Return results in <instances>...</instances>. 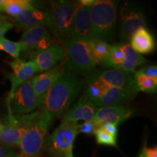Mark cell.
I'll return each instance as SVG.
<instances>
[{"label": "cell", "instance_id": "1", "mask_svg": "<svg viewBox=\"0 0 157 157\" xmlns=\"http://www.w3.org/2000/svg\"><path fill=\"white\" fill-rule=\"evenodd\" d=\"M82 87V82L76 75L65 72L48 90L42 106L52 119L68 111Z\"/></svg>", "mask_w": 157, "mask_h": 157}, {"label": "cell", "instance_id": "2", "mask_svg": "<svg viewBox=\"0 0 157 157\" xmlns=\"http://www.w3.org/2000/svg\"><path fill=\"white\" fill-rule=\"evenodd\" d=\"M52 120L42 109L30 113V121L18 146L22 157H37L42 154L47 133Z\"/></svg>", "mask_w": 157, "mask_h": 157}, {"label": "cell", "instance_id": "3", "mask_svg": "<svg viewBox=\"0 0 157 157\" xmlns=\"http://www.w3.org/2000/svg\"><path fill=\"white\" fill-rule=\"evenodd\" d=\"M117 2L110 0L94 1L90 7L93 39L107 42L114 39L117 16Z\"/></svg>", "mask_w": 157, "mask_h": 157}, {"label": "cell", "instance_id": "4", "mask_svg": "<svg viewBox=\"0 0 157 157\" xmlns=\"http://www.w3.org/2000/svg\"><path fill=\"white\" fill-rule=\"evenodd\" d=\"M66 66L70 73L87 75L97 66L90 56L88 42L65 39L63 42Z\"/></svg>", "mask_w": 157, "mask_h": 157}, {"label": "cell", "instance_id": "5", "mask_svg": "<svg viewBox=\"0 0 157 157\" xmlns=\"http://www.w3.org/2000/svg\"><path fill=\"white\" fill-rule=\"evenodd\" d=\"M77 135V124L63 121L52 133L46 137L44 148H46L51 157H64L73 150Z\"/></svg>", "mask_w": 157, "mask_h": 157}, {"label": "cell", "instance_id": "6", "mask_svg": "<svg viewBox=\"0 0 157 157\" xmlns=\"http://www.w3.org/2000/svg\"><path fill=\"white\" fill-rule=\"evenodd\" d=\"M7 106L8 114L21 116L29 114L39 107L38 99L31 86V79L21 84L10 96H7Z\"/></svg>", "mask_w": 157, "mask_h": 157}, {"label": "cell", "instance_id": "7", "mask_svg": "<svg viewBox=\"0 0 157 157\" xmlns=\"http://www.w3.org/2000/svg\"><path fill=\"white\" fill-rule=\"evenodd\" d=\"M93 2V0L78 2L77 8L66 34V39H72L84 42H89L93 39L90 7Z\"/></svg>", "mask_w": 157, "mask_h": 157}, {"label": "cell", "instance_id": "8", "mask_svg": "<svg viewBox=\"0 0 157 157\" xmlns=\"http://www.w3.org/2000/svg\"><path fill=\"white\" fill-rule=\"evenodd\" d=\"M77 8V2L60 1L52 5L48 14L50 19V31L57 36H63L69 29Z\"/></svg>", "mask_w": 157, "mask_h": 157}, {"label": "cell", "instance_id": "9", "mask_svg": "<svg viewBox=\"0 0 157 157\" xmlns=\"http://www.w3.org/2000/svg\"><path fill=\"white\" fill-rule=\"evenodd\" d=\"M146 26L145 14L141 9L134 5H124L120 12L119 38L122 42H129L137 30Z\"/></svg>", "mask_w": 157, "mask_h": 157}, {"label": "cell", "instance_id": "10", "mask_svg": "<svg viewBox=\"0 0 157 157\" xmlns=\"http://www.w3.org/2000/svg\"><path fill=\"white\" fill-rule=\"evenodd\" d=\"M94 76L101 80L109 87H115L127 90L136 95L139 93L133 73H128L119 69L111 68L103 71L100 74H95Z\"/></svg>", "mask_w": 157, "mask_h": 157}, {"label": "cell", "instance_id": "11", "mask_svg": "<svg viewBox=\"0 0 157 157\" xmlns=\"http://www.w3.org/2000/svg\"><path fill=\"white\" fill-rule=\"evenodd\" d=\"M19 42L22 44L24 52H36L53 44L48 29L44 26H36L25 30Z\"/></svg>", "mask_w": 157, "mask_h": 157}, {"label": "cell", "instance_id": "12", "mask_svg": "<svg viewBox=\"0 0 157 157\" xmlns=\"http://www.w3.org/2000/svg\"><path fill=\"white\" fill-rule=\"evenodd\" d=\"M27 127L22 116L8 114L5 123L0 121V141L4 145L19 146L21 138Z\"/></svg>", "mask_w": 157, "mask_h": 157}, {"label": "cell", "instance_id": "13", "mask_svg": "<svg viewBox=\"0 0 157 157\" xmlns=\"http://www.w3.org/2000/svg\"><path fill=\"white\" fill-rule=\"evenodd\" d=\"M13 69V73L7 74V78L11 82V89L8 94L10 96L20 86L27 80L31 79L34 74L40 71L32 60L23 61L20 59H15L13 61L7 62Z\"/></svg>", "mask_w": 157, "mask_h": 157}, {"label": "cell", "instance_id": "14", "mask_svg": "<svg viewBox=\"0 0 157 157\" xmlns=\"http://www.w3.org/2000/svg\"><path fill=\"white\" fill-rule=\"evenodd\" d=\"M66 69L63 66H58L52 69L38 74L31 78L34 93L38 99L39 107L42 106L43 100L48 90L59 78L63 75Z\"/></svg>", "mask_w": 157, "mask_h": 157}, {"label": "cell", "instance_id": "15", "mask_svg": "<svg viewBox=\"0 0 157 157\" xmlns=\"http://www.w3.org/2000/svg\"><path fill=\"white\" fill-rule=\"evenodd\" d=\"M64 58L63 46L60 44H52L45 50L33 53L31 60L34 61L40 72H42L56 68L57 64Z\"/></svg>", "mask_w": 157, "mask_h": 157}, {"label": "cell", "instance_id": "16", "mask_svg": "<svg viewBox=\"0 0 157 157\" xmlns=\"http://www.w3.org/2000/svg\"><path fill=\"white\" fill-rule=\"evenodd\" d=\"M133 113V110L122 105L100 107L97 109L93 121L98 127L107 123L118 125L129 119Z\"/></svg>", "mask_w": 157, "mask_h": 157}, {"label": "cell", "instance_id": "17", "mask_svg": "<svg viewBox=\"0 0 157 157\" xmlns=\"http://www.w3.org/2000/svg\"><path fill=\"white\" fill-rule=\"evenodd\" d=\"M98 108L85 95L79 98L78 101L65 115L63 121H70L76 124L78 121H92L95 118Z\"/></svg>", "mask_w": 157, "mask_h": 157}, {"label": "cell", "instance_id": "18", "mask_svg": "<svg viewBox=\"0 0 157 157\" xmlns=\"http://www.w3.org/2000/svg\"><path fill=\"white\" fill-rule=\"evenodd\" d=\"M15 22L20 28L26 29L36 26H50V19L48 13L36 9L33 6L25 9L14 17Z\"/></svg>", "mask_w": 157, "mask_h": 157}, {"label": "cell", "instance_id": "19", "mask_svg": "<svg viewBox=\"0 0 157 157\" xmlns=\"http://www.w3.org/2000/svg\"><path fill=\"white\" fill-rule=\"evenodd\" d=\"M129 42L131 48L140 55L151 53L156 48L154 37L146 27L139 29L135 31Z\"/></svg>", "mask_w": 157, "mask_h": 157}, {"label": "cell", "instance_id": "20", "mask_svg": "<svg viewBox=\"0 0 157 157\" xmlns=\"http://www.w3.org/2000/svg\"><path fill=\"white\" fill-rule=\"evenodd\" d=\"M135 96V94L127 90L115 87H109L105 94L94 104L97 107L121 105V104L132 100Z\"/></svg>", "mask_w": 157, "mask_h": 157}, {"label": "cell", "instance_id": "21", "mask_svg": "<svg viewBox=\"0 0 157 157\" xmlns=\"http://www.w3.org/2000/svg\"><path fill=\"white\" fill-rule=\"evenodd\" d=\"M121 48L124 55V60L118 69L128 73H134L136 68L148 62L146 58L131 48L127 43L121 44Z\"/></svg>", "mask_w": 157, "mask_h": 157}, {"label": "cell", "instance_id": "22", "mask_svg": "<svg viewBox=\"0 0 157 157\" xmlns=\"http://www.w3.org/2000/svg\"><path fill=\"white\" fill-rule=\"evenodd\" d=\"M90 56L96 65L103 66L109 55L111 45L99 39H91L88 42Z\"/></svg>", "mask_w": 157, "mask_h": 157}, {"label": "cell", "instance_id": "23", "mask_svg": "<svg viewBox=\"0 0 157 157\" xmlns=\"http://www.w3.org/2000/svg\"><path fill=\"white\" fill-rule=\"evenodd\" d=\"M108 89L109 87L106 84L93 75L88 82L84 95H85L90 101L95 103L105 94Z\"/></svg>", "mask_w": 157, "mask_h": 157}, {"label": "cell", "instance_id": "24", "mask_svg": "<svg viewBox=\"0 0 157 157\" xmlns=\"http://www.w3.org/2000/svg\"><path fill=\"white\" fill-rule=\"evenodd\" d=\"M134 76L136 82L137 87L139 92L146 93H154L157 90V83L153 81L151 78H148L143 74V71L140 69L135 71Z\"/></svg>", "mask_w": 157, "mask_h": 157}, {"label": "cell", "instance_id": "25", "mask_svg": "<svg viewBox=\"0 0 157 157\" xmlns=\"http://www.w3.org/2000/svg\"><path fill=\"white\" fill-rule=\"evenodd\" d=\"M124 60V55L121 48V44H113L111 45L109 55L103 64V67L108 69L116 68L118 69Z\"/></svg>", "mask_w": 157, "mask_h": 157}, {"label": "cell", "instance_id": "26", "mask_svg": "<svg viewBox=\"0 0 157 157\" xmlns=\"http://www.w3.org/2000/svg\"><path fill=\"white\" fill-rule=\"evenodd\" d=\"M31 7L33 5L29 0H6L5 13L10 16L15 17L23 10Z\"/></svg>", "mask_w": 157, "mask_h": 157}, {"label": "cell", "instance_id": "27", "mask_svg": "<svg viewBox=\"0 0 157 157\" xmlns=\"http://www.w3.org/2000/svg\"><path fill=\"white\" fill-rule=\"evenodd\" d=\"M0 50L5 52L15 59H18L20 53L23 51V46L20 42H13L5 37L0 39Z\"/></svg>", "mask_w": 157, "mask_h": 157}, {"label": "cell", "instance_id": "28", "mask_svg": "<svg viewBox=\"0 0 157 157\" xmlns=\"http://www.w3.org/2000/svg\"><path fill=\"white\" fill-rule=\"evenodd\" d=\"M95 139L99 145L117 146V137L104 130L101 127H98L94 132Z\"/></svg>", "mask_w": 157, "mask_h": 157}, {"label": "cell", "instance_id": "29", "mask_svg": "<svg viewBox=\"0 0 157 157\" xmlns=\"http://www.w3.org/2000/svg\"><path fill=\"white\" fill-rule=\"evenodd\" d=\"M97 124L94 121H84L81 124H77L78 133H83L87 135H92L94 134V132L98 128Z\"/></svg>", "mask_w": 157, "mask_h": 157}, {"label": "cell", "instance_id": "30", "mask_svg": "<svg viewBox=\"0 0 157 157\" xmlns=\"http://www.w3.org/2000/svg\"><path fill=\"white\" fill-rule=\"evenodd\" d=\"M143 74L148 78H151L153 81L157 83V67L156 66H148L141 68Z\"/></svg>", "mask_w": 157, "mask_h": 157}, {"label": "cell", "instance_id": "31", "mask_svg": "<svg viewBox=\"0 0 157 157\" xmlns=\"http://www.w3.org/2000/svg\"><path fill=\"white\" fill-rule=\"evenodd\" d=\"M101 127L104 129V130L106 131L107 132L110 133V134L113 135V136L117 137V134H118L117 124L107 123V124H104L102 125Z\"/></svg>", "mask_w": 157, "mask_h": 157}, {"label": "cell", "instance_id": "32", "mask_svg": "<svg viewBox=\"0 0 157 157\" xmlns=\"http://www.w3.org/2000/svg\"><path fill=\"white\" fill-rule=\"evenodd\" d=\"M14 28V24L11 22H7L0 25V39L2 38L7 31Z\"/></svg>", "mask_w": 157, "mask_h": 157}, {"label": "cell", "instance_id": "33", "mask_svg": "<svg viewBox=\"0 0 157 157\" xmlns=\"http://www.w3.org/2000/svg\"><path fill=\"white\" fill-rule=\"evenodd\" d=\"M143 157H157L156 146L153 148H144L142 151Z\"/></svg>", "mask_w": 157, "mask_h": 157}, {"label": "cell", "instance_id": "34", "mask_svg": "<svg viewBox=\"0 0 157 157\" xmlns=\"http://www.w3.org/2000/svg\"><path fill=\"white\" fill-rule=\"evenodd\" d=\"M12 151L13 150L9 146L4 144L0 146V157H7Z\"/></svg>", "mask_w": 157, "mask_h": 157}, {"label": "cell", "instance_id": "35", "mask_svg": "<svg viewBox=\"0 0 157 157\" xmlns=\"http://www.w3.org/2000/svg\"><path fill=\"white\" fill-rule=\"evenodd\" d=\"M8 20H9L8 17L6 16V15L0 14V25L3 24V23H5L9 22Z\"/></svg>", "mask_w": 157, "mask_h": 157}, {"label": "cell", "instance_id": "36", "mask_svg": "<svg viewBox=\"0 0 157 157\" xmlns=\"http://www.w3.org/2000/svg\"><path fill=\"white\" fill-rule=\"evenodd\" d=\"M6 0H0V13H5V5Z\"/></svg>", "mask_w": 157, "mask_h": 157}, {"label": "cell", "instance_id": "37", "mask_svg": "<svg viewBox=\"0 0 157 157\" xmlns=\"http://www.w3.org/2000/svg\"><path fill=\"white\" fill-rule=\"evenodd\" d=\"M7 157H22V156L18 154H17L16 152L13 151H12Z\"/></svg>", "mask_w": 157, "mask_h": 157}, {"label": "cell", "instance_id": "38", "mask_svg": "<svg viewBox=\"0 0 157 157\" xmlns=\"http://www.w3.org/2000/svg\"><path fill=\"white\" fill-rule=\"evenodd\" d=\"M64 157H74V156H73V152H72V151L68 152L67 154L65 155Z\"/></svg>", "mask_w": 157, "mask_h": 157}, {"label": "cell", "instance_id": "39", "mask_svg": "<svg viewBox=\"0 0 157 157\" xmlns=\"http://www.w3.org/2000/svg\"><path fill=\"white\" fill-rule=\"evenodd\" d=\"M139 157H143V154H142V152L140 153V156H139Z\"/></svg>", "mask_w": 157, "mask_h": 157}]
</instances>
